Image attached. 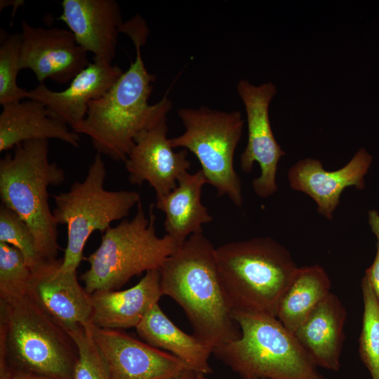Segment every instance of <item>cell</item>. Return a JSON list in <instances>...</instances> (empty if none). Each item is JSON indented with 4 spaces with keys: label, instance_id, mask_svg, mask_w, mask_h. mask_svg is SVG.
Wrapping results in <instances>:
<instances>
[{
    "label": "cell",
    "instance_id": "obj_1",
    "mask_svg": "<svg viewBox=\"0 0 379 379\" xmlns=\"http://www.w3.org/2000/svg\"><path fill=\"white\" fill-rule=\"evenodd\" d=\"M120 32L131 39L135 60L104 95L89 102L85 119L74 132L88 135L97 153L124 162L136 135L167 117L173 104L166 95L149 103L156 76L148 72L141 55L149 34L143 18L137 14L124 22Z\"/></svg>",
    "mask_w": 379,
    "mask_h": 379
},
{
    "label": "cell",
    "instance_id": "obj_2",
    "mask_svg": "<svg viewBox=\"0 0 379 379\" xmlns=\"http://www.w3.org/2000/svg\"><path fill=\"white\" fill-rule=\"evenodd\" d=\"M215 251L203 232H196L159 268L162 295L182 307L193 335L213 350L241 336L220 279Z\"/></svg>",
    "mask_w": 379,
    "mask_h": 379
},
{
    "label": "cell",
    "instance_id": "obj_3",
    "mask_svg": "<svg viewBox=\"0 0 379 379\" xmlns=\"http://www.w3.org/2000/svg\"><path fill=\"white\" fill-rule=\"evenodd\" d=\"M77 346L68 331L27 295L0 300V372L74 379Z\"/></svg>",
    "mask_w": 379,
    "mask_h": 379
},
{
    "label": "cell",
    "instance_id": "obj_4",
    "mask_svg": "<svg viewBox=\"0 0 379 379\" xmlns=\"http://www.w3.org/2000/svg\"><path fill=\"white\" fill-rule=\"evenodd\" d=\"M215 255L233 314L276 317L279 300L298 267L289 251L267 237L222 244Z\"/></svg>",
    "mask_w": 379,
    "mask_h": 379
},
{
    "label": "cell",
    "instance_id": "obj_5",
    "mask_svg": "<svg viewBox=\"0 0 379 379\" xmlns=\"http://www.w3.org/2000/svg\"><path fill=\"white\" fill-rule=\"evenodd\" d=\"M48 140L24 142L0 160V198L30 230L39 256L57 259V222L48 189L65 180V173L48 158Z\"/></svg>",
    "mask_w": 379,
    "mask_h": 379
},
{
    "label": "cell",
    "instance_id": "obj_6",
    "mask_svg": "<svg viewBox=\"0 0 379 379\" xmlns=\"http://www.w3.org/2000/svg\"><path fill=\"white\" fill-rule=\"evenodd\" d=\"M233 317L240 338L213 354L243 379H326L277 317L242 312Z\"/></svg>",
    "mask_w": 379,
    "mask_h": 379
},
{
    "label": "cell",
    "instance_id": "obj_7",
    "mask_svg": "<svg viewBox=\"0 0 379 379\" xmlns=\"http://www.w3.org/2000/svg\"><path fill=\"white\" fill-rule=\"evenodd\" d=\"M155 205L147 217L141 201L131 220H124L102 234L98 248L86 260L89 268L81 276L86 291H115L132 277L159 269L180 246L170 235L157 236Z\"/></svg>",
    "mask_w": 379,
    "mask_h": 379
},
{
    "label": "cell",
    "instance_id": "obj_8",
    "mask_svg": "<svg viewBox=\"0 0 379 379\" xmlns=\"http://www.w3.org/2000/svg\"><path fill=\"white\" fill-rule=\"evenodd\" d=\"M106 175L102 155L97 153L83 181H75L69 191L52 196L55 221L58 225H65L67 230L61 265L64 271H77L84 258L85 244L93 232L103 234L112 222L128 217L140 201L137 192L107 190L104 187Z\"/></svg>",
    "mask_w": 379,
    "mask_h": 379
},
{
    "label": "cell",
    "instance_id": "obj_9",
    "mask_svg": "<svg viewBox=\"0 0 379 379\" xmlns=\"http://www.w3.org/2000/svg\"><path fill=\"white\" fill-rule=\"evenodd\" d=\"M178 115L185 131L170 138L172 147L192 152L201 164L207 183L216 190L217 194L227 196L241 207V184L234 168V157L244 124L241 113L201 106L180 108Z\"/></svg>",
    "mask_w": 379,
    "mask_h": 379
},
{
    "label": "cell",
    "instance_id": "obj_10",
    "mask_svg": "<svg viewBox=\"0 0 379 379\" xmlns=\"http://www.w3.org/2000/svg\"><path fill=\"white\" fill-rule=\"evenodd\" d=\"M237 91L245 108L248 126V142L241 154L240 166L244 173H250L253 164L258 163L260 175L253 180V188L258 196L266 198L277 191V166L285 155L274 138L269 116L277 87L271 81L256 86L241 79Z\"/></svg>",
    "mask_w": 379,
    "mask_h": 379
},
{
    "label": "cell",
    "instance_id": "obj_11",
    "mask_svg": "<svg viewBox=\"0 0 379 379\" xmlns=\"http://www.w3.org/2000/svg\"><path fill=\"white\" fill-rule=\"evenodd\" d=\"M111 379H173L187 369L173 354L117 329L89 324Z\"/></svg>",
    "mask_w": 379,
    "mask_h": 379
},
{
    "label": "cell",
    "instance_id": "obj_12",
    "mask_svg": "<svg viewBox=\"0 0 379 379\" xmlns=\"http://www.w3.org/2000/svg\"><path fill=\"white\" fill-rule=\"evenodd\" d=\"M20 69H29L39 84L47 79L64 84L91 62L88 53L76 41L70 30L34 27L22 22Z\"/></svg>",
    "mask_w": 379,
    "mask_h": 379
},
{
    "label": "cell",
    "instance_id": "obj_13",
    "mask_svg": "<svg viewBox=\"0 0 379 379\" xmlns=\"http://www.w3.org/2000/svg\"><path fill=\"white\" fill-rule=\"evenodd\" d=\"M187 150L174 152L168 138L167 117L140 132L124 161L132 185L148 182L156 196L170 193L191 166Z\"/></svg>",
    "mask_w": 379,
    "mask_h": 379
},
{
    "label": "cell",
    "instance_id": "obj_14",
    "mask_svg": "<svg viewBox=\"0 0 379 379\" xmlns=\"http://www.w3.org/2000/svg\"><path fill=\"white\" fill-rule=\"evenodd\" d=\"M62 258L43 260L32 269L27 295L67 330L91 324V294L77 271L61 269Z\"/></svg>",
    "mask_w": 379,
    "mask_h": 379
},
{
    "label": "cell",
    "instance_id": "obj_15",
    "mask_svg": "<svg viewBox=\"0 0 379 379\" xmlns=\"http://www.w3.org/2000/svg\"><path fill=\"white\" fill-rule=\"evenodd\" d=\"M123 72L119 66L93 58L64 91H51L41 83L28 91L27 98L41 102L49 116L74 131L85 119L89 102L104 95Z\"/></svg>",
    "mask_w": 379,
    "mask_h": 379
},
{
    "label": "cell",
    "instance_id": "obj_16",
    "mask_svg": "<svg viewBox=\"0 0 379 379\" xmlns=\"http://www.w3.org/2000/svg\"><path fill=\"white\" fill-rule=\"evenodd\" d=\"M371 162V156L363 148L345 166L333 171L325 170L318 159L306 158L290 168L288 178L293 190L310 197L317 204L318 213L332 220L344 190L351 186L359 190L365 187L364 176Z\"/></svg>",
    "mask_w": 379,
    "mask_h": 379
},
{
    "label": "cell",
    "instance_id": "obj_17",
    "mask_svg": "<svg viewBox=\"0 0 379 379\" xmlns=\"http://www.w3.org/2000/svg\"><path fill=\"white\" fill-rule=\"evenodd\" d=\"M58 18L72 32L77 43L94 58L112 64L123 23L115 0H63Z\"/></svg>",
    "mask_w": 379,
    "mask_h": 379
},
{
    "label": "cell",
    "instance_id": "obj_18",
    "mask_svg": "<svg viewBox=\"0 0 379 379\" xmlns=\"http://www.w3.org/2000/svg\"><path fill=\"white\" fill-rule=\"evenodd\" d=\"M162 296L159 269L149 270L130 288L100 290L91 293V322L101 328H135Z\"/></svg>",
    "mask_w": 379,
    "mask_h": 379
},
{
    "label": "cell",
    "instance_id": "obj_19",
    "mask_svg": "<svg viewBox=\"0 0 379 379\" xmlns=\"http://www.w3.org/2000/svg\"><path fill=\"white\" fill-rule=\"evenodd\" d=\"M347 311L339 298L328 293L293 333L318 367L338 371L345 340Z\"/></svg>",
    "mask_w": 379,
    "mask_h": 379
},
{
    "label": "cell",
    "instance_id": "obj_20",
    "mask_svg": "<svg viewBox=\"0 0 379 379\" xmlns=\"http://www.w3.org/2000/svg\"><path fill=\"white\" fill-rule=\"evenodd\" d=\"M58 139L79 147V134L49 116L40 102L29 99L2 106L0 114V152L14 149L27 141Z\"/></svg>",
    "mask_w": 379,
    "mask_h": 379
},
{
    "label": "cell",
    "instance_id": "obj_21",
    "mask_svg": "<svg viewBox=\"0 0 379 379\" xmlns=\"http://www.w3.org/2000/svg\"><path fill=\"white\" fill-rule=\"evenodd\" d=\"M206 183L201 170L192 174L187 172L170 193L156 196L155 207L165 213V231L180 245L191 234L202 232V225L212 220L201 200L202 187Z\"/></svg>",
    "mask_w": 379,
    "mask_h": 379
},
{
    "label": "cell",
    "instance_id": "obj_22",
    "mask_svg": "<svg viewBox=\"0 0 379 379\" xmlns=\"http://www.w3.org/2000/svg\"><path fill=\"white\" fill-rule=\"evenodd\" d=\"M135 329L146 343L173 354L191 370L205 375L212 372L208 359L213 348L180 329L164 313L159 303L149 310Z\"/></svg>",
    "mask_w": 379,
    "mask_h": 379
},
{
    "label": "cell",
    "instance_id": "obj_23",
    "mask_svg": "<svg viewBox=\"0 0 379 379\" xmlns=\"http://www.w3.org/2000/svg\"><path fill=\"white\" fill-rule=\"evenodd\" d=\"M331 280L321 266L297 267L279 300L276 317L293 333L331 293Z\"/></svg>",
    "mask_w": 379,
    "mask_h": 379
},
{
    "label": "cell",
    "instance_id": "obj_24",
    "mask_svg": "<svg viewBox=\"0 0 379 379\" xmlns=\"http://www.w3.org/2000/svg\"><path fill=\"white\" fill-rule=\"evenodd\" d=\"M364 302L359 357L372 379H379V301L365 277L361 280Z\"/></svg>",
    "mask_w": 379,
    "mask_h": 379
},
{
    "label": "cell",
    "instance_id": "obj_25",
    "mask_svg": "<svg viewBox=\"0 0 379 379\" xmlns=\"http://www.w3.org/2000/svg\"><path fill=\"white\" fill-rule=\"evenodd\" d=\"M21 33L0 31V105L1 106L27 98L28 91L17 84L20 71Z\"/></svg>",
    "mask_w": 379,
    "mask_h": 379
},
{
    "label": "cell",
    "instance_id": "obj_26",
    "mask_svg": "<svg viewBox=\"0 0 379 379\" xmlns=\"http://www.w3.org/2000/svg\"><path fill=\"white\" fill-rule=\"evenodd\" d=\"M31 276L22 253L0 242V300L11 302L27 295Z\"/></svg>",
    "mask_w": 379,
    "mask_h": 379
},
{
    "label": "cell",
    "instance_id": "obj_27",
    "mask_svg": "<svg viewBox=\"0 0 379 379\" xmlns=\"http://www.w3.org/2000/svg\"><path fill=\"white\" fill-rule=\"evenodd\" d=\"M89 324H79L67 330L79 352L74 379H111L104 357L92 336Z\"/></svg>",
    "mask_w": 379,
    "mask_h": 379
},
{
    "label": "cell",
    "instance_id": "obj_28",
    "mask_svg": "<svg viewBox=\"0 0 379 379\" xmlns=\"http://www.w3.org/2000/svg\"><path fill=\"white\" fill-rule=\"evenodd\" d=\"M0 242L18 250L31 270L44 260L38 253L34 237L27 224L2 204L0 206Z\"/></svg>",
    "mask_w": 379,
    "mask_h": 379
},
{
    "label": "cell",
    "instance_id": "obj_29",
    "mask_svg": "<svg viewBox=\"0 0 379 379\" xmlns=\"http://www.w3.org/2000/svg\"><path fill=\"white\" fill-rule=\"evenodd\" d=\"M371 285L379 301V241L377 242V251L372 265L366 270L364 276Z\"/></svg>",
    "mask_w": 379,
    "mask_h": 379
},
{
    "label": "cell",
    "instance_id": "obj_30",
    "mask_svg": "<svg viewBox=\"0 0 379 379\" xmlns=\"http://www.w3.org/2000/svg\"><path fill=\"white\" fill-rule=\"evenodd\" d=\"M7 379H54L53 378L29 372H12Z\"/></svg>",
    "mask_w": 379,
    "mask_h": 379
},
{
    "label": "cell",
    "instance_id": "obj_31",
    "mask_svg": "<svg viewBox=\"0 0 379 379\" xmlns=\"http://www.w3.org/2000/svg\"><path fill=\"white\" fill-rule=\"evenodd\" d=\"M368 222L379 241V214L377 211L371 210L368 212Z\"/></svg>",
    "mask_w": 379,
    "mask_h": 379
},
{
    "label": "cell",
    "instance_id": "obj_32",
    "mask_svg": "<svg viewBox=\"0 0 379 379\" xmlns=\"http://www.w3.org/2000/svg\"><path fill=\"white\" fill-rule=\"evenodd\" d=\"M25 4L24 1L18 0V1H1L0 3V8L2 10L4 7H6L8 5H12L13 7V12H15V10L20 6L21 5H23Z\"/></svg>",
    "mask_w": 379,
    "mask_h": 379
},
{
    "label": "cell",
    "instance_id": "obj_33",
    "mask_svg": "<svg viewBox=\"0 0 379 379\" xmlns=\"http://www.w3.org/2000/svg\"><path fill=\"white\" fill-rule=\"evenodd\" d=\"M194 371L191 369H187L185 372H183L180 375L173 378V379H191L192 375H193Z\"/></svg>",
    "mask_w": 379,
    "mask_h": 379
},
{
    "label": "cell",
    "instance_id": "obj_34",
    "mask_svg": "<svg viewBox=\"0 0 379 379\" xmlns=\"http://www.w3.org/2000/svg\"><path fill=\"white\" fill-rule=\"evenodd\" d=\"M191 379H210V378H207L205 374L194 371Z\"/></svg>",
    "mask_w": 379,
    "mask_h": 379
},
{
    "label": "cell",
    "instance_id": "obj_35",
    "mask_svg": "<svg viewBox=\"0 0 379 379\" xmlns=\"http://www.w3.org/2000/svg\"><path fill=\"white\" fill-rule=\"evenodd\" d=\"M253 379H263V378H253Z\"/></svg>",
    "mask_w": 379,
    "mask_h": 379
}]
</instances>
